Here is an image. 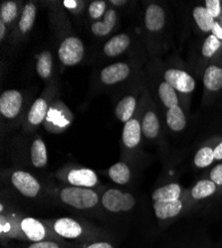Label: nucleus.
<instances>
[{"label": "nucleus", "mask_w": 222, "mask_h": 248, "mask_svg": "<svg viewBox=\"0 0 222 248\" xmlns=\"http://www.w3.org/2000/svg\"><path fill=\"white\" fill-rule=\"evenodd\" d=\"M62 202L76 209L85 210L95 206L98 202V196L95 192L86 188H66L60 194Z\"/></svg>", "instance_id": "1"}, {"label": "nucleus", "mask_w": 222, "mask_h": 248, "mask_svg": "<svg viewBox=\"0 0 222 248\" xmlns=\"http://www.w3.org/2000/svg\"><path fill=\"white\" fill-rule=\"evenodd\" d=\"M102 202L108 211L113 213L128 212L136 203L135 199L131 194L123 193L115 189L109 190L104 194Z\"/></svg>", "instance_id": "2"}, {"label": "nucleus", "mask_w": 222, "mask_h": 248, "mask_svg": "<svg viewBox=\"0 0 222 248\" xmlns=\"http://www.w3.org/2000/svg\"><path fill=\"white\" fill-rule=\"evenodd\" d=\"M59 59L67 66H74L82 60L84 46L82 41L76 37H69L64 40L59 48Z\"/></svg>", "instance_id": "3"}, {"label": "nucleus", "mask_w": 222, "mask_h": 248, "mask_svg": "<svg viewBox=\"0 0 222 248\" xmlns=\"http://www.w3.org/2000/svg\"><path fill=\"white\" fill-rule=\"evenodd\" d=\"M165 79L174 90L180 93H191L195 88L193 78L181 70H168L165 73Z\"/></svg>", "instance_id": "4"}, {"label": "nucleus", "mask_w": 222, "mask_h": 248, "mask_svg": "<svg viewBox=\"0 0 222 248\" xmlns=\"http://www.w3.org/2000/svg\"><path fill=\"white\" fill-rule=\"evenodd\" d=\"M14 187L22 195L34 198L40 191V185L38 181L30 174L22 171H16L11 178Z\"/></svg>", "instance_id": "5"}, {"label": "nucleus", "mask_w": 222, "mask_h": 248, "mask_svg": "<svg viewBox=\"0 0 222 248\" xmlns=\"http://www.w3.org/2000/svg\"><path fill=\"white\" fill-rule=\"evenodd\" d=\"M22 106V95L17 91H6L0 97V111L7 117L14 118Z\"/></svg>", "instance_id": "6"}, {"label": "nucleus", "mask_w": 222, "mask_h": 248, "mask_svg": "<svg viewBox=\"0 0 222 248\" xmlns=\"http://www.w3.org/2000/svg\"><path fill=\"white\" fill-rule=\"evenodd\" d=\"M184 209L181 200L154 202V215L159 219H169L177 217Z\"/></svg>", "instance_id": "7"}, {"label": "nucleus", "mask_w": 222, "mask_h": 248, "mask_svg": "<svg viewBox=\"0 0 222 248\" xmlns=\"http://www.w3.org/2000/svg\"><path fill=\"white\" fill-rule=\"evenodd\" d=\"M130 74V69L127 64L117 63L106 67L101 73V79L106 85H114L116 82L125 79Z\"/></svg>", "instance_id": "8"}, {"label": "nucleus", "mask_w": 222, "mask_h": 248, "mask_svg": "<svg viewBox=\"0 0 222 248\" xmlns=\"http://www.w3.org/2000/svg\"><path fill=\"white\" fill-rule=\"evenodd\" d=\"M146 26L150 31L156 32L163 29L166 23L164 9L156 4H151L146 11Z\"/></svg>", "instance_id": "9"}, {"label": "nucleus", "mask_w": 222, "mask_h": 248, "mask_svg": "<svg viewBox=\"0 0 222 248\" xmlns=\"http://www.w3.org/2000/svg\"><path fill=\"white\" fill-rule=\"evenodd\" d=\"M55 232L66 238H77L82 233V227L74 219L63 217L58 219L54 224Z\"/></svg>", "instance_id": "10"}, {"label": "nucleus", "mask_w": 222, "mask_h": 248, "mask_svg": "<svg viewBox=\"0 0 222 248\" xmlns=\"http://www.w3.org/2000/svg\"><path fill=\"white\" fill-rule=\"evenodd\" d=\"M68 181L74 186L90 188L96 185L98 178L95 172L90 169H77L68 174Z\"/></svg>", "instance_id": "11"}, {"label": "nucleus", "mask_w": 222, "mask_h": 248, "mask_svg": "<svg viewBox=\"0 0 222 248\" xmlns=\"http://www.w3.org/2000/svg\"><path fill=\"white\" fill-rule=\"evenodd\" d=\"M140 133L142 128L137 119H130L126 122L123 131V142L125 145L129 148L136 147L140 141Z\"/></svg>", "instance_id": "12"}, {"label": "nucleus", "mask_w": 222, "mask_h": 248, "mask_svg": "<svg viewBox=\"0 0 222 248\" xmlns=\"http://www.w3.org/2000/svg\"><path fill=\"white\" fill-rule=\"evenodd\" d=\"M21 229L30 240L38 242L45 237V229L43 224L35 218H24L21 222Z\"/></svg>", "instance_id": "13"}, {"label": "nucleus", "mask_w": 222, "mask_h": 248, "mask_svg": "<svg viewBox=\"0 0 222 248\" xmlns=\"http://www.w3.org/2000/svg\"><path fill=\"white\" fill-rule=\"evenodd\" d=\"M181 197V188L176 183L168 184L163 187L157 188L153 193V201H176L180 200Z\"/></svg>", "instance_id": "14"}, {"label": "nucleus", "mask_w": 222, "mask_h": 248, "mask_svg": "<svg viewBox=\"0 0 222 248\" xmlns=\"http://www.w3.org/2000/svg\"><path fill=\"white\" fill-rule=\"evenodd\" d=\"M130 45V39L126 34H120L109 40L104 47L107 56L115 57L126 51Z\"/></svg>", "instance_id": "15"}, {"label": "nucleus", "mask_w": 222, "mask_h": 248, "mask_svg": "<svg viewBox=\"0 0 222 248\" xmlns=\"http://www.w3.org/2000/svg\"><path fill=\"white\" fill-rule=\"evenodd\" d=\"M204 84L209 91H219L222 88V68L210 66L205 70Z\"/></svg>", "instance_id": "16"}, {"label": "nucleus", "mask_w": 222, "mask_h": 248, "mask_svg": "<svg viewBox=\"0 0 222 248\" xmlns=\"http://www.w3.org/2000/svg\"><path fill=\"white\" fill-rule=\"evenodd\" d=\"M167 123L170 128L173 131L183 130L187 125V119L184 111L179 107L169 108L167 112Z\"/></svg>", "instance_id": "17"}, {"label": "nucleus", "mask_w": 222, "mask_h": 248, "mask_svg": "<svg viewBox=\"0 0 222 248\" xmlns=\"http://www.w3.org/2000/svg\"><path fill=\"white\" fill-rule=\"evenodd\" d=\"M31 161L36 168H42L47 163V150L41 139H36L31 146Z\"/></svg>", "instance_id": "18"}, {"label": "nucleus", "mask_w": 222, "mask_h": 248, "mask_svg": "<svg viewBox=\"0 0 222 248\" xmlns=\"http://www.w3.org/2000/svg\"><path fill=\"white\" fill-rule=\"evenodd\" d=\"M217 189V186L211 180L198 181L191 190V197L194 200H203L212 196Z\"/></svg>", "instance_id": "19"}, {"label": "nucleus", "mask_w": 222, "mask_h": 248, "mask_svg": "<svg viewBox=\"0 0 222 248\" xmlns=\"http://www.w3.org/2000/svg\"><path fill=\"white\" fill-rule=\"evenodd\" d=\"M136 108V99L133 96H126L120 100L116 108V116L123 122H128Z\"/></svg>", "instance_id": "20"}, {"label": "nucleus", "mask_w": 222, "mask_h": 248, "mask_svg": "<svg viewBox=\"0 0 222 248\" xmlns=\"http://www.w3.org/2000/svg\"><path fill=\"white\" fill-rule=\"evenodd\" d=\"M193 18L197 26L204 32L212 31L215 21L214 18L208 13L205 7H195L193 10Z\"/></svg>", "instance_id": "21"}, {"label": "nucleus", "mask_w": 222, "mask_h": 248, "mask_svg": "<svg viewBox=\"0 0 222 248\" xmlns=\"http://www.w3.org/2000/svg\"><path fill=\"white\" fill-rule=\"evenodd\" d=\"M117 21V14L115 10H109L105 14L103 22H96L92 26V31L97 36H106L108 35Z\"/></svg>", "instance_id": "22"}, {"label": "nucleus", "mask_w": 222, "mask_h": 248, "mask_svg": "<svg viewBox=\"0 0 222 248\" xmlns=\"http://www.w3.org/2000/svg\"><path fill=\"white\" fill-rule=\"evenodd\" d=\"M110 178L117 184L125 185L130 181L131 172L125 163H117L109 170Z\"/></svg>", "instance_id": "23"}, {"label": "nucleus", "mask_w": 222, "mask_h": 248, "mask_svg": "<svg viewBox=\"0 0 222 248\" xmlns=\"http://www.w3.org/2000/svg\"><path fill=\"white\" fill-rule=\"evenodd\" d=\"M47 112V103L44 99L39 98L37 99L29 111L28 114V120L30 123L34 124V125H38V124L41 123Z\"/></svg>", "instance_id": "24"}, {"label": "nucleus", "mask_w": 222, "mask_h": 248, "mask_svg": "<svg viewBox=\"0 0 222 248\" xmlns=\"http://www.w3.org/2000/svg\"><path fill=\"white\" fill-rule=\"evenodd\" d=\"M143 133L147 138H155L159 131V122L156 115L153 111H149L144 119L142 124Z\"/></svg>", "instance_id": "25"}, {"label": "nucleus", "mask_w": 222, "mask_h": 248, "mask_svg": "<svg viewBox=\"0 0 222 248\" xmlns=\"http://www.w3.org/2000/svg\"><path fill=\"white\" fill-rule=\"evenodd\" d=\"M158 94L161 101H163V103L167 108H171L177 106L178 99H177L175 91L170 84H168L167 81L161 82L160 84L158 89Z\"/></svg>", "instance_id": "26"}, {"label": "nucleus", "mask_w": 222, "mask_h": 248, "mask_svg": "<svg viewBox=\"0 0 222 248\" xmlns=\"http://www.w3.org/2000/svg\"><path fill=\"white\" fill-rule=\"evenodd\" d=\"M36 17V7L33 3H28L25 5V8L22 12L21 19L19 21V29L22 33L29 31L35 21Z\"/></svg>", "instance_id": "27"}, {"label": "nucleus", "mask_w": 222, "mask_h": 248, "mask_svg": "<svg viewBox=\"0 0 222 248\" xmlns=\"http://www.w3.org/2000/svg\"><path fill=\"white\" fill-rule=\"evenodd\" d=\"M52 72V56L49 52L41 53L37 60V73L41 78H48Z\"/></svg>", "instance_id": "28"}, {"label": "nucleus", "mask_w": 222, "mask_h": 248, "mask_svg": "<svg viewBox=\"0 0 222 248\" xmlns=\"http://www.w3.org/2000/svg\"><path fill=\"white\" fill-rule=\"evenodd\" d=\"M213 149L209 146L199 149L194 156V164L198 168H206L213 163Z\"/></svg>", "instance_id": "29"}, {"label": "nucleus", "mask_w": 222, "mask_h": 248, "mask_svg": "<svg viewBox=\"0 0 222 248\" xmlns=\"http://www.w3.org/2000/svg\"><path fill=\"white\" fill-rule=\"evenodd\" d=\"M17 14V6L14 1H6L2 3L0 8V18H1L4 23L11 22L16 17Z\"/></svg>", "instance_id": "30"}, {"label": "nucleus", "mask_w": 222, "mask_h": 248, "mask_svg": "<svg viewBox=\"0 0 222 248\" xmlns=\"http://www.w3.org/2000/svg\"><path fill=\"white\" fill-rule=\"evenodd\" d=\"M221 47L220 40L216 38L214 35H210L206 38L203 46V55L206 58L212 57L217 50Z\"/></svg>", "instance_id": "31"}, {"label": "nucleus", "mask_w": 222, "mask_h": 248, "mask_svg": "<svg viewBox=\"0 0 222 248\" xmlns=\"http://www.w3.org/2000/svg\"><path fill=\"white\" fill-rule=\"evenodd\" d=\"M106 9V3L104 1H93L89 7V14L92 18L97 19L102 16Z\"/></svg>", "instance_id": "32"}, {"label": "nucleus", "mask_w": 222, "mask_h": 248, "mask_svg": "<svg viewBox=\"0 0 222 248\" xmlns=\"http://www.w3.org/2000/svg\"><path fill=\"white\" fill-rule=\"evenodd\" d=\"M205 8L213 18H216L219 16L220 11H221L220 1L219 0H206Z\"/></svg>", "instance_id": "33"}, {"label": "nucleus", "mask_w": 222, "mask_h": 248, "mask_svg": "<svg viewBox=\"0 0 222 248\" xmlns=\"http://www.w3.org/2000/svg\"><path fill=\"white\" fill-rule=\"evenodd\" d=\"M210 180L216 186H222V164H218L210 172Z\"/></svg>", "instance_id": "34"}, {"label": "nucleus", "mask_w": 222, "mask_h": 248, "mask_svg": "<svg viewBox=\"0 0 222 248\" xmlns=\"http://www.w3.org/2000/svg\"><path fill=\"white\" fill-rule=\"evenodd\" d=\"M28 248H59V245L52 241H40L31 244Z\"/></svg>", "instance_id": "35"}, {"label": "nucleus", "mask_w": 222, "mask_h": 248, "mask_svg": "<svg viewBox=\"0 0 222 248\" xmlns=\"http://www.w3.org/2000/svg\"><path fill=\"white\" fill-rule=\"evenodd\" d=\"M214 160H222V141L213 149Z\"/></svg>", "instance_id": "36"}, {"label": "nucleus", "mask_w": 222, "mask_h": 248, "mask_svg": "<svg viewBox=\"0 0 222 248\" xmlns=\"http://www.w3.org/2000/svg\"><path fill=\"white\" fill-rule=\"evenodd\" d=\"M212 35H214L216 38H218L219 40H222V28L220 27V25L215 22L213 29H212Z\"/></svg>", "instance_id": "37"}, {"label": "nucleus", "mask_w": 222, "mask_h": 248, "mask_svg": "<svg viewBox=\"0 0 222 248\" xmlns=\"http://www.w3.org/2000/svg\"><path fill=\"white\" fill-rule=\"evenodd\" d=\"M87 248H113V246L108 242H97Z\"/></svg>", "instance_id": "38"}, {"label": "nucleus", "mask_w": 222, "mask_h": 248, "mask_svg": "<svg viewBox=\"0 0 222 248\" xmlns=\"http://www.w3.org/2000/svg\"><path fill=\"white\" fill-rule=\"evenodd\" d=\"M5 35V25L2 20H0V39H3Z\"/></svg>", "instance_id": "39"}, {"label": "nucleus", "mask_w": 222, "mask_h": 248, "mask_svg": "<svg viewBox=\"0 0 222 248\" xmlns=\"http://www.w3.org/2000/svg\"><path fill=\"white\" fill-rule=\"evenodd\" d=\"M112 3L118 5V4H122V3H126V1H115V0H112Z\"/></svg>", "instance_id": "40"}]
</instances>
